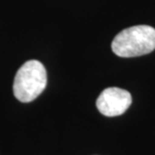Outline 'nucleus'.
<instances>
[{
    "mask_svg": "<svg viewBox=\"0 0 155 155\" xmlns=\"http://www.w3.org/2000/svg\"><path fill=\"white\" fill-rule=\"evenodd\" d=\"M112 51L118 57L135 58L155 49V29L149 25H135L120 31L112 41Z\"/></svg>",
    "mask_w": 155,
    "mask_h": 155,
    "instance_id": "nucleus-1",
    "label": "nucleus"
},
{
    "mask_svg": "<svg viewBox=\"0 0 155 155\" xmlns=\"http://www.w3.org/2000/svg\"><path fill=\"white\" fill-rule=\"evenodd\" d=\"M48 75L45 66L38 61H27L17 71L13 82V94L18 101L29 103L45 91Z\"/></svg>",
    "mask_w": 155,
    "mask_h": 155,
    "instance_id": "nucleus-2",
    "label": "nucleus"
},
{
    "mask_svg": "<svg viewBox=\"0 0 155 155\" xmlns=\"http://www.w3.org/2000/svg\"><path fill=\"white\" fill-rule=\"evenodd\" d=\"M132 103L131 94L126 90L111 87L105 89L97 99L96 105L99 112L107 117L122 115Z\"/></svg>",
    "mask_w": 155,
    "mask_h": 155,
    "instance_id": "nucleus-3",
    "label": "nucleus"
}]
</instances>
